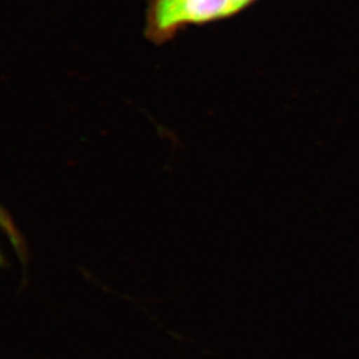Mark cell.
Instances as JSON below:
<instances>
[{
  "label": "cell",
  "mask_w": 359,
  "mask_h": 359,
  "mask_svg": "<svg viewBox=\"0 0 359 359\" xmlns=\"http://www.w3.org/2000/svg\"><path fill=\"white\" fill-rule=\"evenodd\" d=\"M258 0H149L145 36L165 44L188 27L208 26L234 18Z\"/></svg>",
  "instance_id": "1"
}]
</instances>
